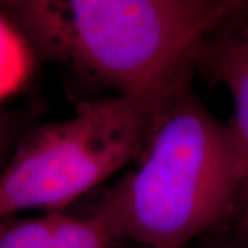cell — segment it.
<instances>
[{
  "label": "cell",
  "mask_w": 248,
  "mask_h": 248,
  "mask_svg": "<svg viewBox=\"0 0 248 248\" xmlns=\"http://www.w3.org/2000/svg\"><path fill=\"white\" fill-rule=\"evenodd\" d=\"M241 186L228 124L204 107L189 80L160 110L135 167L86 215L102 222L115 241L186 248L232 219Z\"/></svg>",
  "instance_id": "obj_1"
},
{
  "label": "cell",
  "mask_w": 248,
  "mask_h": 248,
  "mask_svg": "<svg viewBox=\"0 0 248 248\" xmlns=\"http://www.w3.org/2000/svg\"><path fill=\"white\" fill-rule=\"evenodd\" d=\"M241 0H1L33 53L117 95L193 73L196 46Z\"/></svg>",
  "instance_id": "obj_2"
},
{
  "label": "cell",
  "mask_w": 248,
  "mask_h": 248,
  "mask_svg": "<svg viewBox=\"0 0 248 248\" xmlns=\"http://www.w3.org/2000/svg\"><path fill=\"white\" fill-rule=\"evenodd\" d=\"M192 75L137 94L84 101L69 119L27 134L0 170V221L28 210L62 211L137 163L160 110Z\"/></svg>",
  "instance_id": "obj_3"
},
{
  "label": "cell",
  "mask_w": 248,
  "mask_h": 248,
  "mask_svg": "<svg viewBox=\"0 0 248 248\" xmlns=\"http://www.w3.org/2000/svg\"><path fill=\"white\" fill-rule=\"evenodd\" d=\"M190 63L193 72L231 94L234 115L228 128L244 184L248 181V0H241L199 42Z\"/></svg>",
  "instance_id": "obj_4"
},
{
  "label": "cell",
  "mask_w": 248,
  "mask_h": 248,
  "mask_svg": "<svg viewBox=\"0 0 248 248\" xmlns=\"http://www.w3.org/2000/svg\"><path fill=\"white\" fill-rule=\"evenodd\" d=\"M32 71V47L19 29L0 13V102L24 89Z\"/></svg>",
  "instance_id": "obj_5"
},
{
  "label": "cell",
  "mask_w": 248,
  "mask_h": 248,
  "mask_svg": "<svg viewBox=\"0 0 248 248\" xmlns=\"http://www.w3.org/2000/svg\"><path fill=\"white\" fill-rule=\"evenodd\" d=\"M54 248H112L116 241L94 217H72L62 211L46 213Z\"/></svg>",
  "instance_id": "obj_6"
},
{
  "label": "cell",
  "mask_w": 248,
  "mask_h": 248,
  "mask_svg": "<svg viewBox=\"0 0 248 248\" xmlns=\"http://www.w3.org/2000/svg\"><path fill=\"white\" fill-rule=\"evenodd\" d=\"M0 248H54L47 215L0 221Z\"/></svg>",
  "instance_id": "obj_7"
},
{
  "label": "cell",
  "mask_w": 248,
  "mask_h": 248,
  "mask_svg": "<svg viewBox=\"0 0 248 248\" xmlns=\"http://www.w3.org/2000/svg\"><path fill=\"white\" fill-rule=\"evenodd\" d=\"M232 219L234 221L236 229V246L237 248H248V181L241 186Z\"/></svg>",
  "instance_id": "obj_8"
},
{
  "label": "cell",
  "mask_w": 248,
  "mask_h": 248,
  "mask_svg": "<svg viewBox=\"0 0 248 248\" xmlns=\"http://www.w3.org/2000/svg\"><path fill=\"white\" fill-rule=\"evenodd\" d=\"M17 128L16 117L0 110V160L4 157L7 149H10L16 138Z\"/></svg>",
  "instance_id": "obj_9"
},
{
  "label": "cell",
  "mask_w": 248,
  "mask_h": 248,
  "mask_svg": "<svg viewBox=\"0 0 248 248\" xmlns=\"http://www.w3.org/2000/svg\"><path fill=\"white\" fill-rule=\"evenodd\" d=\"M234 248H237V246H236V244H234Z\"/></svg>",
  "instance_id": "obj_10"
}]
</instances>
